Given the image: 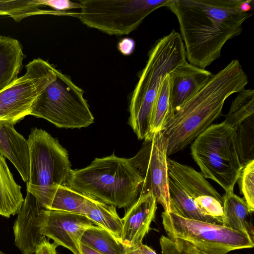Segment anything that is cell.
Segmentation results:
<instances>
[{
    "instance_id": "cell-1",
    "label": "cell",
    "mask_w": 254,
    "mask_h": 254,
    "mask_svg": "<svg viewBox=\"0 0 254 254\" xmlns=\"http://www.w3.org/2000/svg\"><path fill=\"white\" fill-rule=\"evenodd\" d=\"M254 0H172L189 63L205 69L221 56L229 40L239 36L253 15Z\"/></svg>"
},
{
    "instance_id": "cell-2",
    "label": "cell",
    "mask_w": 254,
    "mask_h": 254,
    "mask_svg": "<svg viewBox=\"0 0 254 254\" xmlns=\"http://www.w3.org/2000/svg\"><path fill=\"white\" fill-rule=\"evenodd\" d=\"M248 83V76L237 60L212 74L198 92L163 124L161 131L166 140L167 156L184 150L212 125L221 115L227 99Z\"/></svg>"
},
{
    "instance_id": "cell-3",
    "label": "cell",
    "mask_w": 254,
    "mask_h": 254,
    "mask_svg": "<svg viewBox=\"0 0 254 254\" xmlns=\"http://www.w3.org/2000/svg\"><path fill=\"white\" fill-rule=\"evenodd\" d=\"M143 181L128 158L113 154L95 158L85 168L71 170L67 186L118 208H129L138 198Z\"/></svg>"
},
{
    "instance_id": "cell-4",
    "label": "cell",
    "mask_w": 254,
    "mask_h": 254,
    "mask_svg": "<svg viewBox=\"0 0 254 254\" xmlns=\"http://www.w3.org/2000/svg\"><path fill=\"white\" fill-rule=\"evenodd\" d=\"M186 61L184 44L174 30L158 39L150 50L129 105L128 123L139 139L150 134L152 109L163 81Z\"/></svg>"
},
{
    "instance_id": "cell-5",
    "label": "cell",
    "mask_w": 254,
    "mask_h": 254,
    "mask_svg": "<svg viewBox=\"0 0 254 254\" xmlns=\"http://www.w3.org/2000/svg\"><path fill=\"white\" fill-rule=\"evenodd\" d=\"M236 129L224 121L212 124L193 140L191 154L201 174L218 184L225 192H234L243 166L236 144Z\"/></svg>"
},
{
    "instance_id": "cell-6",
    "label": "cell",
    "mask_w": 254,
    "mask_h": 254,
    "mask_svg": "<svg viewBox=\"0 0 254 254\" xmlns=\"http://www.w3.org/2000/svg\"><path fill=\"white\" fill-rule=\"evenodd\" d=\"M30 156L27 191L46 208L59 186H67L71 171L67 150L42 129L31 130L27 140Z\"/></svg>"
},
{
    "instance_id": "cell-7",
    "label": "cell",
    "mask_w": 254,
    "mask_h": 254,
    "mask_svg": "<svg viewBox=\"0 0 254 254\" xmlns=\"http://www.w3.org/2000/svg\"><path fill=\"white\" fill-rule=\"evenodd\" d=\"M56 73L55 80L34 103L30 115L60 128H81L93 124L94 118L83 90L58 70Z\"/></svg>"
},
{
    "instance_id": "cell-8",
    "label": "cell",
    "mask_w": 254,
    "mask_h": 254,
    "mask_svg": "<svg viewBox=\"0 0 254 254\" xmlns=\"http://www.w3.org/2000/svg\"><path fill=\"white\" fill-rule=\"evenodd\" d=\"M172 0H82L78 17L87 26L110 35H128L144 18Z\"/></svg>"
},
{
    "instance_id": "cell-9",
    "label": "cell",
    "mask_w": 254,
    "mask_h": 254,
    "mask_svg": "<svg viewBox=\"0 0 254 254\" xmlns=\"http://www.w3.org/2000/svg\"><path fill=\"white\" fill-rule=\"evenodd\" d=\"M162 218L167 237L186 241L207 254H227L254 246L249 234L222 225L185 218L171 212H162Z\"/></svg>"
},
{
    "instance_id": "cell-10",
    "label": "cell",
    "mask_w": 254,
    "mask_h": 254,
    "mask_svg": "<svg viewBox=\"0 0 254 254\" xmlns=\"http://www.w3.org/2000/svg\"><path fill=\"white\" fill-rule=\"evenodd\" d=\"M25 67L23 76L0 92V113L14 125L30 115L37 99L56 77V69L41 59H34Z\"/></svg>"
},
{
    "instance_id": "cell-11",
    "label": "cell",
    "mask_w": 254,
    "mask_h": 254,
    "mask_svg": "<svg viewBox=\"0 0 254 254\" xmlns=\"http://www.w3.org/2000/svg\"><path fill=\"white\" fill-rule=\"evenodd\" d=\"M129 161L143 179L140 194L151 191L164 211L170 212L167 142L161 131L149 134Z\"/></svg>"
},
{
    "instance_id": "cell-12",
    "label": "cell",
    "mask_w": 254,
    "mask_h": 254,
    "mask_svg": "<svg viewBox=\"0 0 254 254\" xmlns=\"http://www.w3.org/2000/svg\"><path fill=\"white\" fill-rule=\"evenodd\" d=\"M168 173L175 178L205 215L223 204L222 196L202 174L192 167L167 158Z\"/></svg>"
},
{
    "instance_id": "cell-13",
    "label": "cell",
    "mask_w": 254,
    "mask_h": 254,
    "mask_svg": "<svg viewBox=\"0 0 254 254\" xmlns=\"http://www.w3.org/2000/svg\"><path fill=\"white\" fill-rule=\"evenodd\" d=\"M47 210L27 192L13 226L15 245L22 254H33L44 237L43 229Z\"/></svg>"
},
{
    "instance_id": "cell-14",
    "label": "cell",
    "mask_w": 254,
    "mask_h": 254,
    "mask_svg": "<svg viewBox=\"0 0 254 254\" xmlns=\"http://www.w3.org/2000/svg\"><path fill=\"white\" fill-rule=\"evenodd\" d=\"M93 222L86 216L70 212L47 210L43 235L58 246L80 254V241L85 231Z\"/></svg>"
},
{
    "instance_id": "cell-15",
    "label": "cell",
    "mask_w": 254,
    "mask_h": 254,
    "mask_svg": "<svg viewBox=\"0 0 254 254\" xmlns=\"http://www.w3.org/2000/svg\"><path fill=\"white\" fill-rule=\"evenodd\" d=\"M157 200L151 191L139 194L122 218L121 244L127 249L137 248L148 233L155 217Z\"/></svg>"
},
{
    "instance_id": "cell-16",
    "label": "cell",
    "mask_w": 254,
    "mask_h": 254,
    "mask_svg": "<svg viewBox=\"0 0 254 254\" xmlns=\"http://www.w3.org/2000/svg\"><path fill=\"white\" fill-rule=\"evenodd\" d=\"M212 74L211 72L194 66L187 61L174 69L169 74L170 112L168 117L195 95Z\"/></svg>"
},
{
    "instance_id": "cell-17",
    "label": "cell",
    "mask_w": 254,
    "mask_h": 254,
    "mask_svg": "<svg viewBox=\"0 0 254 254\" xmlns=\"http://www.w3.org/2000/svg\"><path fill=\"white\" fill-rule=\"evenodd\" d=\"M8 121H0V154L14 165L22 180L28 182L30 174L29 149L27 140Z\"/></svg>"
},
{
    "instance_id": "cell-18",
    "label": "cell",
    "mask_w": 254,
    "mask_h": 254,
    "mask_svg": "<svg viewBox=\"0 0 254 254\" xmlns=\"http://www.w3.org/2000/svg\"><path fill=\"white\" fill-rule=\"evenodd\" d=\"M24 58L22 46L17 40L0 36V92L18 78Z\"/></svg>"
},
{
    "instance_id": "cell-19",
    "label": "cell",
    "mask_w": 254,
    "mask_h": 254,
    "mask_svg": "<svg viewBox=\"0 0 254 254\" xmlns=\"http://www.w3.org/2000/svg\"><path fill=\"white\" fill-rule=\"evenodd\" d=\"M168 174L170 212L185 218L222 225L215 218L201 212L179 182Z\"/></svg>"
},
{
    "instance_id": "cell-20",
    "label": "cell",
    "mask_w": 254,
    "mask_h": 254,
    "mask_svg": "<svg viewBox=\"0 0 254 254\" xmlns=\"http://www.w3.org/2000/svg\"><path fill=\"white\" fill-rule=\"evenodd\" d=\"M223 214L222 225L232 230L244 232L253 238L251 214L253 212L244 199L234 192H225L222 196Z\"/></svg>"
},
{
    "instance_id": "cell-21",
    "label": "cell",
    "mask_w": 254,
    "mask_h": 254,
    "mask_svg": "<svg viewBox=\"0 0 254 254\" xmlns=\"http://www.w3.org/2000/svg\"><path fill=\"white\" fill-rule=\"evenodd\" d=\"M21 188L0 154V215L9 218L18 213L24 201Z\"/></svg>"
},
{
    "instance_id": "cell-22",
    "label": "cell",
    "mask_w": 254,
    "mask_h": 254,
    "mask_svg": "<svg viewBox=\"0 0 254 254\" xmlns=\"http://www.w3.org/2000/svg\"><path fill=\"white\" fill-rule=\"evenodd\" d=\"M83 215L110 232L121 243L123 222L115 206L87 196Z\"/></svg>"
},
{
    "instance_id": "cell-23",
    "label": "cell",
    "mask_w": 254,
    "mask_h": 254,
    "mask_svg": "<svg viewBox=\"0 0 254 254\" xmlns=\"http://www.w3.org/2000/svg\"><path fill=\"white\" fill-rule=\"evenodd\" d=\"M80 242L101 254H125L127 250L110 232L93 225L85 231Z\"/></svg>"
},
{
    "instance_id": "cell-24",
    "label": "cell",
    "mask_w": 254,
    "mask_h": 254,
    "mask_svg": "<svg viewBox=\"0 0 254 254\" xmlns=\"http://www.w3.org/2000/svg\"><path fill=\"white\" fill-rule=\"evenodd\" d=\"M86 198L67 186H59L55 189L46 209L83 215Z\"/></svg>"
},
{
    "instance_id": "cell-25",
    "label": "cell",
    "mask_w": 254,
    "mask_h": 254,
    "mask_svg": "<svg viewBox=\"0 0 254 254\" xmlns=\"http://www.w3.org/2000/svg\"><path fill=\"white\" fill-rule=\"evenodd\" d=\"M254 114V90L243 89L233 101L224 122L237 129L247 118Z\"/></svg>"
},
{
    "instance_id": "cell-26",
    "label": "cell",
    "mask_w": 254,
    "mask_h": 254,
    "mask_svg": "<svg viewBox=\"0 0 254 254\" xmlns=\"http://www.w3.org/2000/svg\"><path fill=\"white\" fill-rule=\"evenodd\" d=\"M254 116L249 117L237 128L236 144L243 167L254 160Z\"/></svg>"
},
{
    "instance_id": "cell-27",
    "label": "cell",
    "mask_w": 254,
    "mask_h": 254,
    "mask_svg": "<svg viewBox=\"0 0 254 254\" xmlns=\"http://www.w3.org/2000/svg\"><path fill=\"white\" fill-rule=\"evenodd\" d=\"M169 75L163 81L157 94L151 115L150 134L161 131L170 112Z\"/></svg>"
},
{
    "instance_id": "cell-28",
    "label": "cell",
    "mask_w": 254,
    "mask_h": 254,
    "mask_svg": "<svg viewBox=\"0 0 254 254\" xmlns=\"http://www.w3.org/2000/svg\"><path fill=\"white\" fill-rule=\"evenodd\" d=\"M40 0H0V15H7L18 22L32 15L42 14Z\"/></svg>"
},
{
    "instance_id": "cell-29",
    "label": "cell",
    "mask_w": 254,
    "mask_h": 254,
    "mask_svg": "<svg viewBox=\"0 0 254 254\" xmlns=\"http://www.w3.org/2000/svg\"><path fill=\"white\" fill-rule=\"evenodd\" d=\"M239 182L240 192L252 211H254V160L242 170Z\"/></svg>"
},
{
    "instance_id": "cell-30",
    "label": "cell",
    "mask_w": 254,
    "mask_h": 254,
    "mask_svg": "<svg viewBox=\"0 0 254 254\" xmlns=\"http://www.w3.org/2000/svg\"><path fill=\"white\" fill-rule=\"evenodd\" d=\"M159 242L161 254H207L199 251L190 243L181 239H170L162 236Z\"/></svg>"
},
{
    "instance_id": "cell-31",
    "label": "cell",
    "mask_w": 254,
    "mask_h": 254,
    "mask_svg": "<svg viewBox=\"0 0 254 254\" xmlns=\"http://www.w3.org/2000/svg\"><path fill=\"white\" fill-rule=\"evenodd\" d=\"M40 3L41 5L48 6L54 8L56 11H62V12L81 8L79 3L69 0H40Z\"/></svg>"
},
{
    "instance_id": "cell-32",
    "label": "cell",
    "mask_w": 254,
    "mask_h": 254,
    "mask_svg": "<svg viewBox=\"0 0 254 254\" xmlns=\"http://www.w3.org/2000/svg\"><path fill=\"white\" fill-rule=\"evenodd\" d=\"M58 246L55 243H51L44 236L41 241L37 245L35 254H57L56 248Z\"/></svg>"
},
{
    "instance_id": "cell-33",
    "label": "cell",
    "mask_w": 254,
    "mask_h": 254,
    "mask_svg": "<svg viewBox=\"0 0 254 254\" xmlns=\"http://www.w3.org/2000/svg\"><path fill=\"white\" fill-rule=\"evenodd\" d=\"M135 42L130 38L122 39L117 45L118 50L124 56L131 55L135 48Z\"/></svg>"
},
{
    "instance_id": "cell-34",
    "label": "cell",
    "mask_w": 254,
    "mask_h": 254,
    "mask_svg": "<svg viewBox=\"0 0 254 254\" xmlns=\"http://www.w3.org/2000/svg\"><path fill=\"white\" fill-rule=\"evenodd\" d=\"M131 250L137 254H157L153 249L142 243L137 248Z\"/></svg>"
},
{
    "instance_id": "cell-35",
    "label": "cell",
    "mask_w": 254,
    "mask_h": 254,
    "mask_svg": "<svg viewBox=\"0 0 254 254\" xmlns=\"http://www.w3.org/2000/svg\"><path fill=\"white\" fill-rule=\"evenodd\" d=\"M80 254H101L80 242Z\"/></svg>"
},
{
    "instance_id": "cell-36",
    "label": "cell",
    "mask_w": 254,
    "mask_h": 254,
    "mask_svg": "<svg viewBox=\"0 0 254 254\" xmlns=\"http://www.w3.org/2000/svg\"><path fill=\"white\" fill-rule=\"evenodd\" d=\"M0 121H8L11 122L6 116L1 113H0Z\"/></svg>"
},
{
    "instance_id": "cell-37",
    "label": "cell",
    "mask_w": 254,
    "mask_h": 254,
    "mask_svg": "<svg viewBox=\"0 0 254 254\" xmlns=\"http://www.w3.org/2000/svg\"><path fill=\"white\" fill-rule=\"evenodd\" d=\"M125 254H137L131 249H127L126 253Z\"/></svg>"
},
{
    "instance_id": "cell-38",
    "label": "cell",
    "mask_w": 254,
    "mask_h": 254,
    "mask_svg": "<svg viewBox=\"0 0 254 254\" xmlns=\"http://www.w3.org/2000/svg\"><path fill=\"white\" fill-rule=\"evenodd\" d=\"M0 254H3L2 252H1V251H0Z\"/></svg>"
}]
</instances>
